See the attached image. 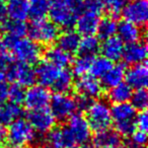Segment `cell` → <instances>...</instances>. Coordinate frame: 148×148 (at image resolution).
<instances>
[{
  "label": "cell",
  "instance_id": "obj_29",
  "mask_svg": "<svg viewBox=\"0 0 148 148\" xmlns=\"http://www.w3.org/2000/svg\"><path fill=\"white\" fill-rule=\"evenodd\" d=\"M3 29L5 32V38L9 39H21L25 37L27 33V25L25 21H5L2 25Z\"/></svg>",
  "mask_w": 148,
  "mask_h": 148
},
{
  "label": "cell",
  "instance_id": "obj_9",
  "mask_svg": "<svg viewBox=\"0 0 148 148\" xmlns=\"http://www.w3.org/2000/svg\"><path fill=\"white\" fill-rule=\"evenodd\" d=\"M51 93L47 87L43 85H31L25 91L23 101L25 107L29 111H35L47 108L51 101Z\"/></svg>",
  "mask_w": 148,
  "mask_h": 148
},
{
  "label": "cell",
  "instance_id": "obj_10",
  "mask_svg": "<svg viewBox=\"0 0 148 148\" xmlns=\"http://www.w3.org/2000/svg\"><path fill=\"white\" fill-rule=\"evenodd\" d=\"M27 121L31 124L36 133L47 134L55 128L56 119L48 108L29 111Z\"/></svg>",
  "mask_w": 148,
  "mask_h": 148
},
{
  "label": "cell",
  "instance_id": "obj_44",
  "mask_svg": "<svg viewBox=\"0 0 148 148\" xmlns=\"http://www.w3.org/2000/svg\"><path fill=\"white\" fill-rule=\"evenodd\" d=\"M6 19V9L2 1H0V25H2Z\"/></svg>",
  "mask_w": 148,
  "mask_h": 148
},
{
  "label": "cell",
  "instance_id": "obj_40",
  "mask_svg": "<svg viewBox=\"0 0 148 148\" xmlns=\"http://www.w3.org/2000/svg\"><path fill=\"white\" fill-rule=\"evenodd\" d=\"M135 125L136 129L140 131L146 132L148 129V114L146 111H140L139 114H137L135 117Z\"/></svg>",
  "mask_w": 148,
  "mask_h": 148
},
{
  "label": "cell",
  "instance_id": "obj_35",
  "mask_svg": "<svg viewBox=\"0 0 148 148\" xmlns=\"http://www.w3.org/2000/svg\"><path fill=\"white\" fill-rule=\"evenodd\" d=\"M131 105L139 111H144L148 105V93L145 88L136 89L131 95Z\"/></svg>",
  "mask_w": 148,
  "mask_h": 148
},
{
  "label": "cell",
  "instance_id": "obj_33",
  "mask_svg": "<svg viewBox=\"0 0 148 148\" xmlns=\"http://www.w3.org/2000/svg\"><path fill=\"white\" fill-rule=\"evenodd\" d=\"M112 66H113V62L108 60L103 55L97 56V57H92L89 72L92 76L97 77V78H99V77L101 78Z\"/></svg>",
  "mask_w": 148,
  "mask_h": 148
},
{
  "label": "cell",
  "instance_id": "obj_11",
  "mask_svg": "<svg viewBox=\"0 0 148 148\" xmlns=\"http://www.w3.org/2000/svg\"><path fill=\"white\" fill-rule=\"evenodd\" d=\"M122 13L126 21L140 27H144L148 21L147 0H131L125 4Z\"/></svg>",
  "mask_w": 148,
  "mask_h": 148
},
{
  "label": "cell",
  "instance_id": "obj_38",
  "mask_svg": "<svg viewBox=\"0 0 148 148\" xmlns=\"http://www.w3.org/2000/svg\"><path fill=\"white\" fill-rule=\"evenodd\" d=\"M8 79L6 76V72L4 70L0 69V101H6L7 93H8Z\"/></svg>",
  "mask_w": 148,
  "mask_h": 148
},
{
  "label": "cell",
  "instance_id": "obj_42",
  "mask_svg": "<svg viewBox=\"0 0 148 148\" xmlns=\"http://www.w3.org/2000/svg\"><path fill=\"white\" fill-rule=\"evenodd\" d=\"M131 140L134 145L145 146L146 142H147V134H146V132L140 131V130L136 129L135 131L132 133Z\"/></svg>",
  "mask_w": 148,
  "mask_h": 148
},
{
  "label": "cell",
  "instance_id": "obj_16",
  "mask_svg": "<svg viewBox=\"0 0 148 148\" xmlns=\"http://www.w3.org/2000/svg\"><path fill=\"white\" fill-rule=\"evenodd\" d=\"M126 64L135 65V64L144 63L147 58V46L144 41H138L135 43L128 44L125 47L123 57Z\"/></svg>",
  "mask_w": 148,
  "mask_h": 148
},
{
  "label": "cell",
  "instance_id": "obj_46",
  "mask_svg": "<svg viewBox=\"0 0 148 148\" xmlns=\"http://www.w3.org/2000/svg\"><path fill=\"white\" fill-rule=\"evenodd\" d=\"M127 148H145V146H138V145H130V146H128Z\"/></svg>",
  "mask_w": 148,
  "mask_h": 148
},
{
  "label": "cell",
  "instance_id": "obj_1",
  "mask_svg": "<svg viewBox=\"0 0 148 148\" xmlns=\"http://www.w3.org/2000/svg\"><path fill=\"white\" fill-rule=\"evenodd\" d=\"M83 11L82 0H54L49 8L50 21L58 27L70 29L75 25V21Z\"/></svg>",
  "mask_w": 148,
  "mask_h": 148
},
{
  "label": "cell",
  "instance_id": "obj_3",
  "mask_svg": "<svg viewBox=\"0 0 148 148\" xmlns=\"http://www.w3.org/2000/svg\"><path fill=\"white\" fill-rule=\"evenodd\" d=\"M5 139L10 148H25L35 141L36 132L27 120L18 118L8 125Z\"/></svg>",
  "mask_w": 148,
  "mask_h": 148
},
{
  "label": "cell",
  "instance_id": "obj_13",
  "mask_svg": "<svg viewBox=\"0 0 148 148\" xmlns=\"http://www.w3.org/2000/svg\"><path fill=\"white\" fill-rule=\"evenodd\" d=\"M101 21V12L93 10H83L75 21L76 32L79 35L90 36L97 33V25Z\"/></svg>",
  "mask_w": 148,
  "mask_h": 148
},
{
  "label": "cell",
  "instance_id": "obj_6",
  "mask_svg": "<svg viewBox=\"0 0 148 148\" xmlns=\"http://www.w3.org/2000/svg\"><path fill=\"white\" fill-rule=\"evenodd\" d=\"M75 146H86L91 139V129L86 118L80 114H74L64 126Z\"/></svg>",
  "mask_w": 148,
  "mask_h": 148
},
{
  "label": "cell",
  "instance_id": "obj_37",
  "mask_svg": "<svg viewBox=\"0 0 148 148\" xmlns=\"http://www.w3.org/2000/svg\"><path fill=\"white\" fill-rule=\"evenodd\" d=\"M127 0H103V6L111 13L112 16L116 17L120 12H122Z\"/></svg>",
  "mask_w": 148,
  "mask_h": 148
},
{
  "label": "cell",
  "instance_id": "obj_26",
  "mask_svg": "<svg viewBox=\"0 0 148 148\" xmlns=\"http://www.w3.org/2000/svg\"><path fill=\"white\" fill-rule=\"evenodd\" d=\"M23 114L21 106L13 103H5L0 106V125H9L21 118Z\"/></svg>",
  "mask_w": 148,
  "mask_h": 148
},
{
  "label": "cell",
  "instance_id": "obj_28",
  "mask_svg": "<svg viewBox=\"0 0 148 148\" xmlns=\"http://www.w3.org/2000/svg\"><path fill=\"white\" fill-rule=\"evenodd\" d=\"M74 85V75L70 70L63 68L59 74V77L55 81L51 88L56 93H68Z\"/></svg>",
  "mask_w": 148,
  "mask_h": 148
},
{
  "label": "cell",
  "instance_id": "obj_22",
  "mask_svg": "<svg viewBox=\"0 0 148 148\" xmlns=\"http://www.w3.org/2000/svg\"><path fill=\"white\" fill-rule=\"evenodd\" d=\"M5 9L10 19L25 21L29 17V0H7Z\"/></svg>",
  "mask_w": 148,
  "mask_h": 148
},
{
  "label": "cell",
  "instance_id": "obj_4",
  "mask_svg": "<svg viewBox=\"0 0 148 148\" xmlns=\"http://www.w3.org/2000/svg\"><path fill=\"white\" fill-rule=\"evenodd\" d=\"M27 35L29 39L40 45H52L57 41L59 36V27L51 21L46 18L33 19L27 27Z\"/></svg>",
  "mask_w": 148,
  "mask_h": 148
},
{
  "label": "cell",
  "instance_id": "obj_24",
  "mask_svg": "<svg viewBox=\"0 0 148 148\" xmlns=\"http://www.w3.org/2000/svg\"><path fill=\"white\" fill-rule=\"evenodd\" d=\"M93 146L95 148H106L110 146L121 145V135L115 130L106 129L97 132L92 139Z\"/></svg>",
  "mask_w": 148,
  "mask_h": 148
},
{
  "label": "cell",
  "instance_id": "obj_36",
  "mask_svg": "<svg viewBox=\"0 0 148 148\" xmlns=\"http://www.w3.org/2000/svg\"><path fill=\"white\" fill-rule=\"evenodd\" d=\"M25 89L21 85L14 84L10 85L8 88V93H7V99H9L10 103H16V105H21L23 101V97H25Z\"/></svg>",
  "mask_w": 148,
  "mask_h": 148
},
{
  "label": "cell",
  "instance_id": "obj_19",
  "mask_svg": "<svg viewBox=\"0 0 148 148\" xmlns=\"http://www.w3.org/2000/svg\"><path fill=\"white\" fill-rule=\"evenodd\" d=\"M137 110L131 105V103H114L111 108L112 122L114 124H123L135 121V117L137 115Z\"/></svg>",
  "mask_w": 148,
  "mask_h": 148
},
{
  "label": "cell",
  "instance_id": "obj_32",
  "mask_svg": "<svg viewBox=\"0 0 148 148\" xmlns=\"http://www.w3.org/2000/svg\"><path fill=\"white\" fill-rule=\"evenodd\" d=\"M50 0H29V16L33 19L45 18L49 12Z\"/></svg>",
  "mask_w": 148,
  "mask_h": 148
},
{
  "label": "cell",
  "instance_id": "obj_23",
  "mask_svg": "<svg viewBox=\"0 0 148 148\" xmlns=\"http://www.w3.org/2000/svg\"><path fill=\"white\" fill-rule=\"evenodd\" d=\"M45 59L47 62L57 66L59 68H66L72 62V57L70 54L62 50L58 46L49 47L45 52Z\"/></svg>",
  "mask_w": 148,
  "mask_h": 148
},
{
  "label": "cell",
  "instance_id": "obj_17",
  "mask_svg": "<svg viewBox=\"0 0 148 148\" xmlns=\"http://www.w3.org/2000/svg\"><path fill=\"white\" fill-rule=\"evenodd\" d=\"M124 49H125L124 43L116 36L103 40V44L99 46L101 55L111 62L120 61L123 57Z\"/></svg>",
  "mask_w": 148,
  "mask_h": 148
},
{
  "label": "cell",
  "instance_id": "obj_47",
  "mask_svg": "<svg viewBox=\"0 0 148 148\" xmlns=\"http://www.w3.org/2000/svg\"><path fill=\"white\" fill-rule=\"evenodd\" d=\"M106 148H121V146H110V147H106Z\"/></svg>",
  "mask_w": 148,
  "mask_h": 148
},
{
  "label": "cell",
  "instance_id": "obj_45",
  "mask_svg": "<svg viewBox=\"0 0 148 148\" xmlns=\"http://www.w3.org/2000/svg\"><path fill=\"white\" fill-rule=\"evenodd\" d=\"M5 130L4 128H3L2 125H0V143L3 141V140H5Z\"/></svg>",
  "mask_w": 148,
  "mask_h": 148
},
{
  "label": "cell",
  "instance_id": "obj_5",
  "mask_svg": "<svg viewBox=\"0 0 148 148\" xmlns=\"http://www.w3.org/2000/svg\"><path fill=\"white\" fill-rule=\"evenodd\" d=\"M86 120L91 130L95 132L109 129L112 124L111 108L103 99L91 101L86 110Z\"/></svg>",
  "mask_w": 148,
  "mask_h": 148
},
{
  "label": "cell",
  "instance_id": "obj_20",
  "mask_svg": "<svg viewBox=\"0 0 148 148\" xmlns=\"http://www.w3.org/2000/svg\"><path fill=\"white\" fill-rule=\"evenodd\" d=\"M80 35L76 31L65 29L62 34H59L57 38L58 47L61 48L68 54L72 55L78 52L79 43H80Z\"/></svg>",
  "mask_w": 148,
  "mask_h": 148
},
{
  "label": "cell",
  "instance_id": "obj_49",
  "mask_svg": "<svg viewBox=\"0 0 148 148\" xmlns=\"http://www.w3.org/2000/svg\"><path fill=\"white\" fill-rule=\"evenodd\" d=\"M129 1H131V0H129Z\"/></svg>",
  "mask_w": 148,
  "mask_h": 148
},
{
  "label": "cell",
  "instance_id": "obj_25",
  "mask_svg": "<svg viewBox=\"0 0 148 148\" xmlns=\"http://www.w3.org/2000/svg\"><path fill=\"white\" fill-rule=\"evenodd\" d=\"M126 69L123 64H116L113 65L107 73L101 77V83L103 86H107L108 88L115 86L119 83L123 82L125 79Z\"/></svg>",
  "mask_w": 148,
  "mask_h": 148
},
{
  "label": "cell",
  "instance_id": "obj_31",
  "mask_svg": "<svg viewBox=\"0 0 148 148\" xmlns=\"http://www.w3.org/2000/svg\"><path fill=\"white\" fill-rule=\"evenodd\" d=\"M99 46L101 44H99V39L95 37V35L83 36L80 39L78 52L80 53V55L93 57L99 51Z\"/></svg>",
  "mask_w": 148,
  "mask_h": 148
},
{
  "label": "cell",
  "instance_id": "obj_43",
  "mask_svg": "<svg viewBox=\"0 0 148 148\" xmlns=\"http://www.w3.org/2000/svg\"><path fill=\"white\" fill-rule=\"evenodd\" d=\"M75 101H76V107L77 110L79 111H86L87 108L89 107V105L91 103V99L88 97H84V95H79L78 97H75Z\"/></svg>",
  "mask_w": 148,
  "mask_h": 148
},
{
  "label": "cell",
  "instance_id": "obj_30",
  "mask_svg": "<svg viewBox=\"0 0 148 148\" xmlns=\"http://www.w3.org/2000/svg\"><path fill=\"white\" fill-rule=\"evenodd\" d=\"M118 23L116 21V18L114 16H107L105 18L99 21V25H97V33L99 39L106 40L108 38H111L116 36L117 34Z\"/></svg>",
  "mask_w": 148,
  "mask_h": 148
},
{
  "label": "cell",
  "instance_id": "obj_27",
  "mask_svg": "<svg viewBox=\"0 0 148 148\" xmlns=\"http://www.w3.org/2000/svg\"><path fill=\"white\" fill-rule=\"evenodd\" d=\"M133 93V89L128 83L121 82L115 86L111 87L108 93V97L114 103H126L129 101L131 99V95Z\"/></svg>",
  "mask_w": 148,
  "mask_h": 148
},
{
  "label": "cell",
  "instance_id": "obj_8",
  "mask_svg": "<svg viewBox=\"0 0 148 148\" xmlns=\"http://www.w3.org/2000/svg\"><path fill=\"white\" fill-rule=\"evenodd\" d=\"M6 76L7 79L11 82L21 85L23 87H29L35 84L36 71L33 66L29 64L17 62L14 64H9L6 68Z\"/></svg>",
  "mask_w": 148,
  "mask_h": 148
},
{
  "label": "cell",
  "instance_id": "obj_18",
  "mask_svg": "<svg viewBox=\"0 0 148 148\" xmlns=\"http://www.w3.org/2000/svg\"><path fill=\"white\" fill-rule=\"evenodd\" d=\"M117 35L118 38L124 44H127L128 45V44H132V43H135V42L141 41L144 34L140 27L124 19L121 23H118Z\"/></svg>",
  "mask_w": 148,
  "mask_h": 148
},
{
  "label": "cell",
  "instance_id": "obj_41",
  "mask_svg": "<svg viewBox=\"0 0 148 148\" xmlns=\"http://www.w3.org/2000/svg\"><path fill=\"white\" fill-rule=\"evenodd\" d=\"M83 10H93L101 12L105 8L103 0H82Z\"/></svg>",
  "mask_w": 148,
  "mask_h": 148
},
{
  "label": "cell",
  "instance_id": "obj_50",
  "mask_svg": "<svg viewBox=\"0 0 148 148\" xmlns=\"http://www.w3.org/2000/svg\"><path fill=\"white\" fill-rule=\"evenodd\" d=\"M85 148H86V147H85Z\"/></svg>",
  "mask_w": 148,
  "mask_h": 148
},
{
  "label": "cell",
  "instance_id": "obj_21",
  "mask_svg": "<svg viewBox=\"0 0 148 148\" xmlns=\"http://www.w3.org/2000/svg\"><path fill=\"white\" fill-rule=\"evenodd\" d=\"M49 148H73L74 143L65 127L54 128L48 135Z\"/></svg>",
  "mask_w": 148,
  "mask_h": 148
},
{
  "label": "cell",
  "instance_id": "obj_15",
  "mask_svg": "<svg viewBox=\"0 0 148 148\" xmlns=\"http://www.w3.org/2000/svg\"><path fill=\"white\" fill-rule=\"evenodd\" d=\"M63 68H59L53 64L49 63L47 61L40 62L39 65L35 69L36 78L40 82V84L45 87H50L55 83L57 78L59 77V74Z\"/></svg>",
  "mask_w": 148,
  "mask_h": 148
},
{
  "label": "cell",
  "instance_id": "obj_7",
  "mask_svg": "<svg viewBox=\"0 0 148 148\" xmlns=\"http://www.w3.org/2000/svg\"><path fill=\"white\" fill-rule=\"evenodd\" d=\"M52 114L56 120L67 121L77 111L75 97L68 93H56L50 101Z\"/></svg>",
  "mask_w": 148,
  "mask_h": 148
},
{
  "label": "cell",
  "instance_id": "obj_48",
  "mask_svg": "<svg viewBox=\"0 0 148 148\" xmlns=\"http://www.w3.org/2000/svg\"><path fill=\"white\" fill-rule=\"evenodd\" d=\"M0 1H2V2H5V1H7V0H0Z\"/></svg>",
  "mask_w": 148,
  "mask_h": 148
},
{
  "label": "cell",
  "instance_id": "obj_34",
  "mask_svg": "<svg viewBox=\"0 0 148 148\" xmlns=\"http://www.w3.org/2000/svg\"><path fill=\"white\" fill-rule=\"evenodd\" d=\"M92 57L90 56L80 55L74 60L73 65H72V74L77 77H80L82 75H85L89 72L90 63Z\"/></svg>",
  "mask_w": 148,
  "mask_h": 148
},
{
  "label": "cell",
  "instance_id": "obj_2",
  "mask_svg": "<svg viewBox=\"0 0 148 148\" xmlns=\"http://www.w3.org/2000/svg\"><path fill=\"white\" fill-rule=\"evenodd\" d=\"M6 49H9L11 55L21 63L34 64L38 63L43 55V49L41 45L33 41L29 38H21V39H9L5 38L4 41Z\"/></svg>",
  "mask_w": 148,
  "mask_h": 148
},
{
  "label": "cell",
  "instance_id": "obj_12",
  "mask_svg": "<svg viewBox=\"0 0 148 148\" xmlns=\"http://www.w3.org/2000/svg\"><path fill=\"white\" fill-rule=\"evenodd\" d=\"M74 86L78 95H84L90 99L101 97L103 92V85L101 81L91 74H85L78 77L76 82H74Z\"/></svg>",
  "mask_w": 148,
  "mask_h": 148
},
{
  "label": "cell",
  "instance_id": "obj_39",
  "mask_svg": "<svg viewBox=\"0 0 148 148\" xmlns=\"http://www.w3.org/2000/svg\"><path fill=\"white\" fill-rule=\"evenodd\" d=\"M10 63V55L7 52L6 47L3 43V40H1V38H0V69L5 70Z\"/></svg>",
  "mask_w": 148,
  "mask_h": 148
},
{
  "label": "cell",
  "instance_id": "obj_14",
  "mask_svg": "<svg viewBox=\"0 0 148 148\" xmlns=\"http://www.w3.org/2000/svg\"><path fill=\"white\" fill-rule=\"evenodd\" d=\"M126 83L132 87V89L146 88L148 82V69L144 63L131 65V67L125 73Z\"/></svg>",
  "mask_w": 148,
  "mask_h": 148
}]
</instances>
